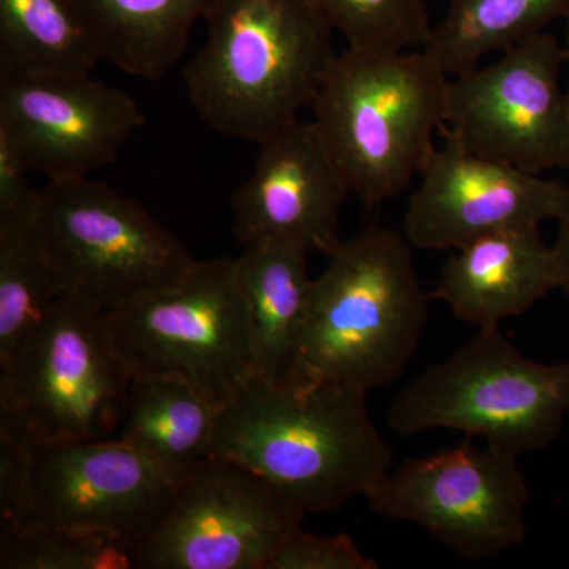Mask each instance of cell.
<instances>
[{
    "label": "cell",
    "mask_w": 569,
    "mask_h": 569,
    "mask_svg": "<svg viewBox=\"0 0 569 569\" xmlns=\"http://www.w3.org/2000/svg\"><path fill=\"white\" fill-rule=\"evenodd\" d=\"M361 389L252 376L219 408L212 456L241 463L306 515L365 497L395 462Z\"/></svg>",
    "instance_id": "cell-1"
},
{
    "label": "cell",
    "mask_w": 569,
    "mask_h": 569,
    "mask_svg": "<svg viewBox=\"0 0 569 569\" xmlns=\"http://www.w3.org/2000/svg\"><path fill=\"white\" fill-rule=\"evenodd\" d=\"M203 21L183 81L209 129L260 144L312 110L337 56L313 0H216Z\"/></svg>",
    "instance_id": "cell-2"
},
{
    "label": "cell",
    "mask_w": 569,
    "mask_h": 569,
    "mask_svg": "<svg viewBox=\"0 0 569 569\" xmlns=\"http://www.w3.org/2000/svg\"><path fill=\"white\" fill-rule=\"evenodd\" d=\"M429 299L406 236L370 224L342 239L313 279L301 378L366 392L395 383L417 353Z\"/></svg>",
    "instance_id": "cell-3"
},
{
    "label": "cell",
    "mask_w": 569,
    "mask_h": 569,
    "mask_svg": "<svg viewBox=\"0 0 569 569\" xmlns=\"http://www.w3.org/2000/svg\"><path fill=\"white\" fill-rule=\"evenodd\" d=\"M449 74L425 50L347 48L313 102L312 122L367 208L407 190L437 149Z\"/></svg>",
    "instance_id": "cell-4"
},
{
    "label": "cell",
    "mask_w": 569,
    "mask_h": 569,
    "mask_svg": "<svg viewBox=\"0 0 569 569\" xmlns=\"http://www.w3.org/2000/svg\"><path fill=\"white\" fill-rule=\"evenodd\" d=\"M569 413V362L527 358L500 326H482L392 400L388 425L402 438L449 429L512 458L556 443Z\"/></svg>",
    "instance_id": "cell-5"
},
{
    "label": "cell",
    "mask_w": 569,
    "mask_h": 569,
    "mask_svg": "<svg viewBox=\"0 0 569 569\" xmlns=\"http://www.w3.org/2000/svg\"><path fill=\"white\" fill-rule=\"evenodd\" d=\"M132 380L102 307L62 295L0 362V430L29 443L110 440Z\"/></svg>",
    "instance_id": "cell-6"
},
{
    "label": "cell",
    "mask_w": 569,
    "mask_h": 569,
    "mask_svg": "<svg viewBox=\"0 0 569 569\" xmlns=\"http://www.w3.org/2000/svg\"><path fill=\"white\" fill-rule=\"evenodd\" d=\"M36 224L66 293L104 312L176 287L198 263L137 200L88 178L44 183Z\"/></svg>",
    "instance_id": "cell-7"
},
{
    "label": "cell",
    "mask_w": 569,
    "mask_h": 569,
    "mask_svg": "<svg viewBox=\"0 0 569 569\" xmlns=\"http://www.w3.org/2000/svg\"><path fill=\"white\" fill-rule=\"evenodd\" d=\"M133 378L186 381L223 407L254 376L234 258L198 261L181 283L107 312Z\"/></svg>",
    "instance_id": "cell-8"
},
{
    "label": "cell",
    "mask_w": 569,
    "mask_h": 569,
    "mask_svg": "<svg viewBox=\"0 0 569 569\" xmlns=\"http://www.w3.org/2000/svg\"><path fill=\"white\" fill-rule=\"evenodd\" d=\"M470 440L391 467L366 493L369 508L421 527L462 559H496L518 548L527 537L526 475L518 458Z\"/></svg>",
    "instance_id": "cell-9"
},
{
    "label": "cell",
    "mask_w": 569,
    "mask_h": 569,
    "mask_svg": "<svg viewBox=\"0 0 569 569\" xmlns=\"http://www.w3.org/2000/svg\"><path fill=\"white\" fill-rule=\"evenodd\" d=\"M563 44L552 32L449 77L441 137L466 151L529 173L569 171V102Z\"/></svg>",
    "instance_id": "cell-10"
},
{
    "label": "cell",
    "mask_w": 569,
    "mask_h": 569,
    "mask_svg": "<svg viewBox=\"0 0 569 569\" xmlns=\"http://www.w3.org/2000/svg\"><path fill=\"white\" fill-rule=\"evenodd\" d=\"M306 512L234 460L211 456L137 545L141 569H268Z\"/></svg>",
    "instance_id": "cell-11"
},
{
    "label": "cell",
    "mask_w": 569,
    "mask_h": 569,
    "mask_svg": "<svg viewBox=\"0 0 569 569\" xmlns=\"http://www.w3.org/2000/svg\"><path fill=\"white\" fill-rule=\"evenodd\" d=\"M144 123L133 97L92 73L0 80V134L29 173L48 181L88 178L116 162Z\"/></svg>",
    "instance_id": "cell-12"
},
{
    "label": "cell",
    "mask_w": 569,
    "mask_h": 569,
    "mask_svg": "<svg viewBox=\"0 0 569 569\" xmlns=\"http://www.w3.org/2000/svg\"><path fill=\"white\" fill-rule=\"evenodd\" d=\"M174 492L119 438L31 443L28 519L21 531H93L138 545L163 518Z\"/></svg>",
    "instance_id": "cell-13"
},
{
    "label": "cell",
    "mask_w": 569,
    "mask_h": 569,
    "mask_svg": "<svg viewBox=\"0 0 569 569\" xmlns=\"http://www.w3.org/2000/svg\"><path fill=\"white\" fill-rule=\"evenodd\" d=\"M408 198L403 236L421 250H459L485 236L541 227L559 216L567 183L466 151L432 152Z\"/></svg>",
    "instance_id": "cell-14"
},
{
    "label": "cell",
    "mask_w": 569,
    "mask_h": 569,
    "mask_svg": "<svg viewBox=\"0 0 569 569\" xmlns=\"http://www.w3.org/2000/svg\"><path fill=\"white\" fill-rule=\"evenodd\" d=\"M258 148L252 174L231 200L239 241L335 252L342 242L340 211L351 193L313 122L291 123Z\"/></svg>",
    "instance_id": "cell-15"
},
{
    "label": "cell",
    "mask_w": 569,
    "mask_h": 569,
    "mask_svg": "<svg viewBox=\"0 0 569 569\" xmlns=\"http://www.w3.org/2000/svg\"><path fill=\"white\" fill-rule=\"evenodd\" d=\"M560 290L559 261L541 227L516 228L455 250L441 268L430 299L477 326H500L523 316L550 291Z\"/></svg>",
    "instance_id": "cell-16"
},
{
    "label": "cell",
    "mask_w": 569,
    "mask_h": 569,
    "mask_svg": "<svg viewBox=\"0 0 569 569\" xmlns=\"http://www.w3.org/2000/svg\"><path fill=\"white\" fill-rule=\"evenodd\" d=\"M234 264L249 316L254 376L301 378L302 329L313 284L307 253L279 242H250Z\"/></svg>",
    "instance_id": "cell-17"
},
{
    "label": "cell",
    "mask_w": 569,
    "mask_h": 569,
    "mask_svg": "<svg viewBox=\"0 0 569 569\" xmlns=\"http://www.w3.org/2000/svg\"><path fill=\"white\" fill-rule=\"evenodd\" d=\"M219 407L186 381L137 377L118 437L176 489L211 458Z\"/></svg>",
    "instance_id": "cell-18"
},
{
    "label": "cell",
    "mask_w": 569,
    "mask_h": 569,
    "mask_svg": "<svg viewBox=\"0 0 569 569\" xmlns=\"http://www.w3.org/2000/svg\"><path fill=\"white\" fill-rule=\"evenodd\" d=\"M216 0H73L102 61L157 81L181 61Z\"/></svg>",
    "instance_id": "cell-19"
},
{
    "label": "cell",
    "mask_w": 569,
    "mask_h": 569,
    "mask_svg": "<svg viewBox=\"0 0 569 569\" xmlns=\"http://www.w3.org/2000/svg\"><path fill=\"white\" fill-rule=\"evenodd\" d=\"M568 18L569 0H451L422 50L456 77Z\"/></svg>",
    "instance_id": "cell-20"
},
{
    "label": "cell",
    "mask_w": 569,
    "mask_h": 569,
    "mask_svg": "<svg viewBox=\"0 0 569 569\" xmlns=\"http://www.w3.org/2000/svg\"><path fill=\"white\" fill-rule=\"evenodd\" d=\"M99 62L73 0H0V80L92 73Z\"/></svg>",
    "instance_id": "cell-21"
},
{
    "label": "cell",
    "mask_w": 569,
    "mask_h": 569,
    "mask_svg": "<svg viewBox=\"0 0 569 569\" xmlns=\"http://www.w3.org/2000/svg\"><path fill=\"white\" fill-rule=\"evenodd\" d=\"M62 295L36 219L0 223V362L18 350Z\"/></svg>",
    "instance_id": "cell-22"
},
{
    "label": "cell",
    "mask_w": 569,
    "mask_h": 569,
    "mask_svg": "<svg viewBox=\"0 0 569 569\" xmlns=\"http://www.w3.org/2000/svg\"><path fill=\"white\" fill-rule=\"evenodd\" d=\"M2 569H132L137 541L110 533L26 529L0 542Z\"/></svg>",
    "instance_id": "cell-23"
},
{
    "label": "cell",
    "mask_w": 569,
    "mask_h": 569,
    "mask_svg": "<svg viewBox=\"0 0 569 569\" xmlns=\"http://www.w3.org/2000/svg\"><path fill=\"white\" fill-rule=\"evenodd\" d=\"M356 50H422L432 32L427 0H313Z\"/></svg>",
    "instance_id": "cell-24"
},
{
    "label": "cell",
    "mask_w": 569,
    "mask_h": 569,
    "mask_svg": "<svg viewBox=\"0 0 569 569\" xmlns=\"http://www.w3.org/2000/svg\"><path fill=\"white\" fill-rule=\"evenodd\" d=\"M377 568V561L367 557L348 535H316L302 529L284 539L268 565V569Z\"/></svg>",
    "instance_id": "cell-25"
},
{
    "label": "cell",
    "mask_w": 569,
    "mask_h": 569,
    "mask_svg": "<svg viewBox=\"0 0 569 569\" xmlns=\"http://www.w3.org/2000/svg\"><path fill=\"white\" fill-rule=\"evenodd\" d=\"M31 443L0 430V542L20 533L28 519Z\"/></svg>",
    "instance_id": "cell-26"
},
{
    "label": "cell",
    "mask_w": 569,
    "mask_h": 569,
    "mask_svg": "<svg viewBox=\"0 0 569 569\" xmlns=\"http://www.w3.org/2000/svg\"><path fill=\"white\" fill-rule=\"evenodd\" d=\"M28 168L11 142L0 134V223L36 219L37 192Z\"/></svg>",
    "instance_id": "cell-27"
},
{
    "label": "cell",
    "mask_w": 569,
    "mask_h": 569,
    "mask_svg": "<svg viewBox=\"0 0 569 569\" xmlns=\"http://www.w3.org/2000/svg\"><path fill=\"white\" fill-rule=\"evenodd\" d=\"M557 222V239L553 242L557 261H559L560 271V290L569 301V183H567V192H565L563 201H561Z\"/></svg>",
    "instance_id": "cell-28"
},
{
    "label": "cell",
    "mask_w": 569,
    "mask_h": 569,
    "mask_svg": "<svg viewBox=\"0 0 569 569\" xmlns=\"http://www.w3.org/2000/svg\"><path fill=\"white\" fill-rule=\"evenodd\" d=\"M561 44H563V56H565V67H568L569 70V18L565 21V33L563 40H561ZM568 102H569V81H568Z\"/></svg>",
    "instance_id": "cell-29"
}]
</instances>
